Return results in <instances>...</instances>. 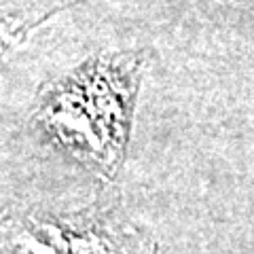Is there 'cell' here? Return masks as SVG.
Returning a JSON list of instances; mask_svg holds the SVG:
<instances>
[{
    "label": "cell",
    "mask_w": 254,
    "mask_h": 254,
    "mask_svg": "<svg viewBox=\"0 0 254 254\" xmlns=\"http://www.w3.org/2000/svg\"><path fill=\"white\" fill-rule=\"evenodd\" d=\"M142 60L102 55L47 85L34 108L41 129L95 176L110 180L125 159Z\"/></svg>",
    "instance_id": "1"
},
{
    "label": "cell",
    "mask_w": 254,
    "mask_h": 254,
    "mask_svg": "<svg viewBox=\"0 0 254 254\" xmlns=\"http://www.w3.org/2000/svg\"><path fill=\"white\" fill-rule=\"evenodd\" d=\"M9 254H161L113 203L68 214L28 212L4 220Z\"/></svg>",
    "instance_id": "2"
}]
</instances>
